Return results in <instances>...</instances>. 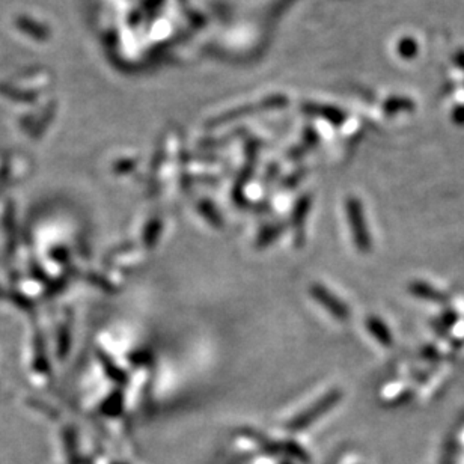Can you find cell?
<instances>
[{
    "mask_svg": "<svg viewBox=\"0 0 464 464\" xmlns=\"http://www.w3.org/2000/svg\"><path fill=\"white\" fill-rule=\"evenodd\" d=\"M346 210H347V220L351 229V235L356 243V247L360 252H369L371 251V235H369V229L366 225V217L364 213V207L356 197H348L346 202Z\"/></svg>",
    "mask_w": 464,
    "mask_h": 464,
    "instance_id": "obj_1",
    "label": "cell"
},
{
    "mask_svg": "<svg viewBox=\"0 0 464 464\" xmlns=\"http://www.w3.org/2000/svg\"><path fill=\"white\" fill-rule=\"evenodd\" d=\"M309 293H311L312 298L316 300L325 311L333 315V318H337L338 321H348L350 309L341 298L334 296L330 289L320 285V283H314V285L309 288Z\"/></svg>",
    "mask_w": 464,
    "mask_h": 464,
    "instance_id": "obj_2",
    "label": "cell"
},
{
    "mask_svg": "<svg viewBox=\"0 0 464 464\" xmlns=\"http://www.w3.org/2000/svg\"><path fill=\"white\" fill-rule=\"evenodd\" d=\"M311 204H312L311 196H309V195L300 196L297 202L294 204L293 213H291V223H293V228L297 232V234H296V244L298 247H302V244H303V238H305L303 226L306 223V217L309 214V210H311Z\"/></svg>",
    "mask_w": 464,
    "mask_h": 464,
    "instance_id": "obj_3",
    "label": "cell"
},
{
    "mask_svg": "<svg viewBox=\"0 0 464 464\" xmlns=\"http://www.w3.org/2000/svg\"><path fill=\"white\" fill-rule=\"evenodd\" d=\"M366 325H368V330L371 332L373 337L375 339H379L380 343L383 346L389 347L392 346V337H391V332L388 330V328L379 320V318L375 316H369L366 320Z\"/></svg>",
    "mask_w": 464,
    "mask_h": 464,
    "instance_id": "obj_4",
    "label": "cell"
},
{
    "mask_svg": "<svg viewBox=\"0 0 464 464\" xmlns=\"http://www.w3.org/2000/svg\"><path fill=\"white\" fill-rule=\"evenodd\" d=\"M161 229H163L161 219H151L147 223V226H145L143 229V235H142L145 247L147 249L156 247L159 238L161 235Z\"/></svg>",
    "mask_w": 464,
    "mask_h": 464,
    "instance_id": "obj_5",
    "label": "cell"
},
{
    "mask_svg": "<svg viewBox=\"0 0 464 464\" xmlns=\"http://www.w3.org/2000/svg\"><path fill=\"white\" fill-rule=\"evenodd\" d=\"M285 229L283 225H273V226H267L261 231V234L258 235V240L255 242V247L258 249H262V247H267L269 244H271L274 240H276L279 235H282V231Z\"/></svg>",
    "mask_w": 464,
    "mask_h": 464,
    "instance_id": "obj_6",
    "label": "cell"
},
{
    "mask_svg": "<svg viewBox=\"0 0 464 464\" xmlns=\"http://www.w3.org/2000/svg\"><path fill=\"white\" fill-rule=\"evenodd\" d=\"M197 208H199V213L202 214V216L208 220L210 225H213L214 228L223 226L222 216L219 214L217 208L214 207L210 201H201L199 205H197Z\"/></svg>",
    "mask_w": 464,
    "mask_h": 464,
    "instance_id": "obj_7",
    "label": "cell"
}]
</instances>
